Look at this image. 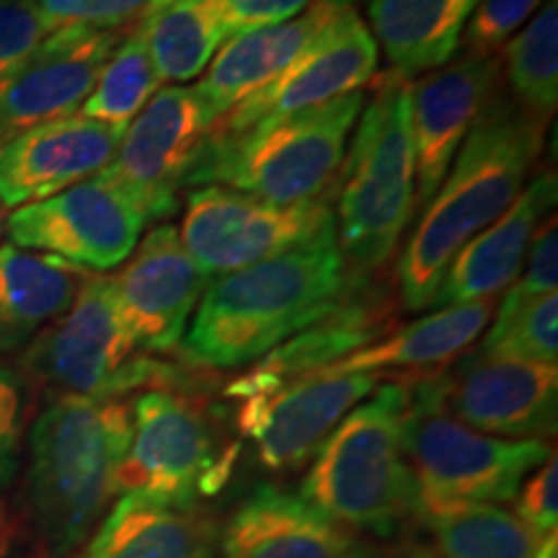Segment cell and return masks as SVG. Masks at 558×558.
Segmentation results:
<instances>
[{
	"label": "cell",
	"mask_w": 558,
	"mask_h": 558,
	"mask_svg": "<svg viewBox=\"0 0 558 558\" xmlns=\"http://www.w3.org/2000/svg\"><path fill=\"white\" fill-rule=\"evenodd\" d=\"M349 282L337 222H329L303 246L209 284L179 344L181 360L199 369L254 365L337 308Z\"/></svg>",
	"instance_id": "cell-1"
},
{
	"label": "cell",
	"mask_w": 558,
	"mask_h": 558,
	"mask_svg": "<svg viewBox=\"0 0 558 558\" xmlns=\"http://www.w3.org/2000/svg\"><path fill=\"white\" fill-rule=\"evenodd\" d=\"M546 130V117L533 114L520 101L494 99L484 111L401 251L403 308H429L458 251L512 207L541 158Z\"/></svg>",
	"instance_id": "cell-2"
},
{
	"label": "cell",
	"mask_w": 558,
	"mask_h": 558,
	"mask_svg": "<svg viewBox=\"0 0 558 558\" xmlns=\"http://www.w3.org/2000/svg\"><path fill=\"white\" fill-rule=\"evenodd\" d=\"M132 442V403L52 393L29 429V497L52 550L99 527Z\"/></svg>",
	"instance_id": "cell-3"
},
{
	"label": "cell",
	"mask_w": 558,
	"mask_h": 558,
	"mask_svg": "<svg viewBox=\"0 0 558 558\" xmlns=\"http://www.w3.org/2000/svg\"><path fill=\"white\" fill-rule=\"evenodd\" d=\"M407 407L403 383H388L360 401L313 456L300 497L352 533L393 535L416 499L403 456Z\"/></svg>",
	"instance_id": "cell-4"
},
{
	"label": "cell",
	"mask_w": 558,
	"mask_h": 558,
	"mask_svg": "<svg viewBox=\"0 0 558 558\" xmlns=\"http://www.w3.org/2000/svg\"><path fill=\"white\" fill-rule=\"evenodd\" d=\"M362 107L365 96L357 90L235 135L213 130L186 190L215 184L279 207L326 197Z\"/></svg>",
	"instance_id": "cell-5"
},
{
	"label": "cell",
	"mask_w": 558,
	"mask_h": 558,
	"mask_svg": "<svg viewBox=\"0 0 558 558\" xmlns=\"http://www.w3.org/2000/svg\"><path fill=\"white\" fill-rule=\"evenodd\" d=\"M411 83L386 75L362 107L352 148L341 163L337 241L357 275L386 267L414 215Z\"/></svg>",
	"instance_id": "cell-6"
},
{
	"label": "cell",
	"mask_w": 558,
	"mask_h": 558,
	"mask_svg": "<svg viewBox=\"0 0 558 558\" xmlns=\"http://www.w3.org/2000/svg\"><path fill=\"white\" fill-rule=\"evenodd\" d=\"M550 452L546 439L494 437L460 422L445 409L437 375L409 386L403 456L416 488L414 514L450 505H507Z\"/></svg>",
	"instance_id": "cell-7"
},
{
	"label": "cell",
	"mask_w": 558,
	"mask_h": 558,
	"mask_svg": "<svg viewBox=\"0 0 558 558\" xmlns=\"http://www.w3.org/2000/svg\"><path fill=\"white\" fill-rule=\"evenodd\" d=\"M34 380L65 396L122 399L143 386L163 388L171 367L143 352L120 311L111 277L88 275L73 305L24 354Z\"/></svg>",
	"instance_id": "cell-8"
},
{
	"label": "cell",
	"mask_w": 558,
	"mask_h": 558,
	"mask_svg": "<svg viewBox=\"0 0 558 558\" xmlns=\"http://www.w3.org/2000/svg\"><path fill=\"white\" fill-rule=\"evenodd\" d=\"M235 450L222 448L205 414L184 396L150 388L132 403V442L117 494L197 509L230 478Z\"/></svg>",
	"instance_id": "cell-9"
},
{
	"label": "cell",
	"mask_w": 558,
	"mask_h": 558,
	"mask_svg": "<svg viewBox=\"0 0 558 558\" xmlns=\"http://www.w3.org/2000/svg\"><path fill=\"white\" fill-rule=\"evenodd\" d=\"M215 124L218 120L197 88H160L128 124L101 173L135 202L145 222L169 220Z\"/></svg>",
	"instance_id": "cell-10"
},
{
	"label": "cell",
	"mask_w": 558,
	"mask_h": 558,
	"mask_svg": "<svg viewBox=\"0 0 558 558\" xmlns=\"http://www.w3.org/2000/svg\"><path fill=\"white\" fill-rule=\"evenodd\" d=\"M329 222V197L279 207L209 184L190 190L179 239L207 277H222L303 246Z\"/></svg>",
	"instance_id": "cell-11"
},
{
	"label": "cell",
	"mask_w": 558,
	"mask_h": 558,
	"mask_svg": "<svg viewBox=\"0 0 558 558\" xmlns=\"http://www.w3.org/2000/svg\"><path fill=\"white\" fill-rule=\"evenodd\" d=\"M143 228L140 207L104 173L50 199L16 207L5 222L13 246L58 256L83 271L122 267Z\"/></svg>",
	"instance_id": "cell-12"
},
{
	"label": "cell",
	"mask_w": 558,
	"mask_h": 558,
	"mask_svg": "<svg viewBox=\"0 0 558 558\" xmlns=\"http://www.w3.org/2000/svg\"><path fill=\"white\" fill-rule=\"evenodd\" d=\"M378 60V45L357 9L341 13L275 81L235 104L215 124V132L235 135L259 122L324 107L347 94H357L375 78Z\"/></svg>",
	"instance_id": "cell-13"
},
{
	"label": "cell",
	"mask_w": 558,
	"mask_h": 558,
	"mask_svg": "<svg viewBox=\"0 0 558 558\" xmlns=\"http://www.w3.org/2000/svg\"><path fill=\"white\" fill-rule=\"evenodd\" d=\"M378 375H311L262 393L239 396L235 418L262 465L292 471L316 456L349 411L375 390Z\"/></svg>",
	"instance_id": "cell-14"
},
{
	"label": "cell",
	"mask_w": 558,
	"mask_h": 558,
	"mask_svg": "<svg viewBox=\"0 0 558 558\" xmlns=\"http://www.w3.org/2000/svg\"><path fill=\"white\" fill-rule=\"evenodd\" d=\"M445 409L469 427L505 439H543L556 432L558 369L473 352L437 375Z\"/></svg>",
	"instance_id": "cell-15"
},
{
	"label": "cell",
	"mask_w": 558,
	"mask_h": 558,
	"mask_svg": "<svg viewBox=\"0 0 558 558\" xmlns=\"http://www.w3.org/2000/svg\"><path fill=\"white\" fill-rule=\"evenodd\" d=\"M120 39V29L88 26L47 34L29 58L0 81V143L34 124L81 111Z\"/></svg>",
	"instance_id": "cell-16"
},
{
	"label": "cell",
	"mask_w": 558,
	"mask_h": 558,
	"mask_svg": "<svg viewBox=\"0 0 558 558\" xmlns=\"http://www.w3.org/2000/svg\"><path fill=\"white\" fill-rule=\"evenodd\" d=\"M207 279L169 222L137 241L111 282L122 316L143 352L163 354L179 349L202 292L207 290Z\"/></svg>",
	"instance_id": "cell-17"
},
{
	"label": "cell",
	"mask_w": 558,
	"mask_h": 558,
	"mask_svg": "<svg viewBox=\"0 0 558 558\" xmlns=\"http://www.w3.org/2000/svg\"><path fill=\"white\" fill-rule=\"evenodd\" d=\"M499 60L463 54L422 81L411 83V135H414V207L424 205L448 177L463 140L497 99Z\"/></svg>",
	"instance_id": "cell-18"
},
{
	"label": "cell",
	"mask_w": 558,
	"mask_h": 558,
	"mask_svg": "<svg viewBox=\"0 0 558 558\" xmlns=\"http://www.w3.org/2000/svg\"><path fill=\"white\" fill-rule=\"evenodd\" d=\"M124 132L73 114L34 124L0 143V202L24 207L101 173Z\"/></svg>",
	"instance_id": "cell-19"
},
{
	"label": "cell",
	"mask_w": 558,
	"mask_h": 558,
	"mask_svg": "<svg viewBox=\"0 0 558 558\" xmlns=\"http://www.w3.org/2000/svg\"><path fill=\"white\" fill-rule=\"evenodd\" d=\"M220 558H378L369 543L326 518L300 494L262 484L230 514Z\"/></svg>",
	"instance_id": "cell-20"
},
{
	"label": "cell",
	"mask_w": 558,
	"mask_h": 558,
	"mask_svg": "<svg viewBox=\"0 0 558 558\" xmlns=\"http://www.w3.org/2000/svg\"><path fill=\"white\" fill-rule=\"evenodd\" d=\"M390 329L388 303L378 292L362 288V279L354 271L347 295L331 313L282 341L277 349L256 362L246 375H241L228 388L230 399L262 390L277 388L282 383L324 373L339 360L349 357L357 349L378 341Z\"/></svg>",
	"instance_id": "cell-21"
},
{
	"label": "cell",
	"mask_w": 558,
	"mask_h": 558,
	"mask_svg": "<svg viewBox=\"0 0 558 558\" xmlns=\"http://www.w3.org/2000/svg\"><path fill=\"white\" fill-rule=\"evenodd\" d=\"M556 173L538 171L497 222L458 251L429 308L481 303L507 290L527 259L535 230L556 207Z\"/></svg>",
	"instance_id": "cell-22"
},
{
	"label": "cell",
	"mask_w": 558,
	"mask_h": 558,
	"mask_svg": "<svg viewBox=\"0 0 558 558\" xmlns=\"http://www.w3.org/2000/svg\"><path fill=\"white\" fill-rule=\"evenodd\" d=\"M352 9L357 0H311L308 9L284 24L235 34L215 52L194 88L220 122L235 104L275 81L333 19Z\"/></svg>",
	"instance_id": "cell-23"
},
{
	"label": "cell",
	"mask_w": 558,
	"mask_h": 558,
	"mask_svg": "<svg viewBox=\"0 0 558 558\" xmlns=\"http://www.w3.org/2000/svg\"><path fill=\"white\" fill-rule=\"evenodd\" d=\"M476 5L478 0H365L367 29L386 52L388 73L409 81L452 62Z\"/></svg>",
	"instance_id": "cell-24"
},
{
	"label": "cell",
	"mask_w": 558,
	"mask_h": 558,
	"mask_svg": "<svg viewBox=\"0 0 558 558\" xmlns=\"http://www.w3.org/2000/svg\"><path fill=\"white\" fill-rule=\"evenodd\" d=\"M218 538L215 522L197 509L122 497L78 558H215Z\"/></svg>",
	"instance_id": "cell-25"
},
{
	"label": "cell",
	"mask_w": 558,
	"mask_h": 558,
	"mask_svg": "<svg viewBox=\"0 0 558 558\" xmlns=\"http://www.w3.org/2000/svg\"><path fill=\"white\" fill-rule=\"evenodd\" d=\"M86 277L58 256L0 246V352L29 347L73 305Z\"/></svg>",
	"instance_id": "cell-26"
},
{
	"label": "cell",
	"mask_w": 558,
	"mask_h": 558,
	"mask_svg": "<svg viewBox=\"0 0 558 558\" xmlns=\"http://www.w3.org/2000/svg\"><path fill=\"white\" fill-rule=\"evenodd\" d=\"M492 318V300L435 308L429 316L380 337L318 375H378L383 369L445 367L469 349Z\"/></svg>",
	"instance_id": "cell-27"
},
{
	"label": "cell",
	"mask_w": 558,
	"mask_h": 558,
	"mask_svg": "<svg viewBox=\"0 0 558 558\" xmlns=\"http://www.w3.org/2000/svg\"><path fill=\"white\" fill-rule=\"evenodd\" d=\"M416 514L445 558H556V535H538L501 505H450Z\"/></svg>",
	"instance_id": "cell-28"
},
{
	"label": "cell",
	"mask_w": 558,
	"mask_h": 558,
	"mask_svg": "<svg viewBox=\"0 0 558 558\" xmlns=\"http://www.w3.org/2000/svg\"><path fill=\"white\" fill-rule=\"evenodd\" d=\"M137 26L158 78L173 86L205 73L226 41L218 0H153Z\"/></svg>",
	"instance_id": "cell-29"
},
{
	"label": "cell",
	"mask_w": 558,
	"mask_h": 558,
	"mask_svg": "<svg viewBox=\"0 0 558 558\" xmlns=\"http://www.w3.org/2000/svg\"><path fill=\"white\" fill-rule=\"evenodd\" d=\"M160 83L163 81L153 68L143 32L135 24V29L114 47L78 114L124 132L132 117H137L145 104L158 94Z\"/></svg>",
	"instance_id": "cell-30"
},
{
	"label": "cell",
	"mask_w": 558,
	"mask_h": 558,
	"mask_svg": "<svg viewBox=\"0 0 558 558\" xmlns=\"http://www.w3.org/2000/svg\"><path fill=\"white\" fill-rule=\"evenodd\" d=\"M507 78L522 107L554 117L558 104V5L546 0L525 29L505 45Z\"/></svg>",
	"instance_id": "cell-31"
},
{
	"label": "cell",
	"mask_w": 558,
	"mask_h": 558,
	"mask_svg": "<svg viewBox=\"0 0 558 558\" xmlns=\"http://www.w3.org/2000/svg\"><path fill=\"white\" fill-rule=\"evenodd\" d=\"M478 352L497 360L556 365L558 357V295L522 298L509 288L492 329Z\"/></svg>",
	"instance_id": "cell-32"
},
{
	"label": "cell",
	"mask_w": 558,
	"mask_h": 558,
	"mask_svg": "<svg viewBox=\"0 0 558 558\" xmlns=\"http://www.w3.org/2000/svg\"><path fill=\"white\" fill-rule=\"evenodd\" d=\"M543 3L546 0H478L460 37V47H465L469 54L494 58V52L505 47Z\"/></svg>",
	"instance_id": "cell-33"
},
{
	"label": "cell",
	"mask_w": 558,
	"mask_h": 558,
	"mask_svg": "<svg viewBox=\"0 0 558 558\" xmlns=\"http://www.w3.org/2000/svg\"><path fill=\"white\" fill-rule=\"evenodd\" d=\"M47 32L68 26L88 29H122L150 9L153 0H37Z\"/></svg>",
	"instance_id": "cell-34"
},
{
	"label": "cell",
	"mask_w": 558,
	"mask_h": 558,
	"mask_svg": "<svg viewBox=\"0 0 558 558\" xmlns=\"http://www.w3.org/2000/svg\"><path fill=\"white\" fill-rule=\"evenodd\" d=\"M26 427L24 380L0 362V507L19 473Z\"/></svg>",
	"instance_id": "cell-35"
},
{
	"label": "cell",
	"mask_w": 558,
	"mask_h": 558,
	"mask_svg": "<svg viewBox=\"0 0 558 558\" xmlns=\"http://www.w3.org/2000/svg\"><path fill=\"white\" fill-rule=\"evenodd\" d=\"M37 0H0V81L47 37Z\"/></svg>",
	"instance_id": "cell-36"
},
{
	"label": "cell",
	"mask_w": 558,
	"mask_h": 558,
	"mask_svg": "<svg viewBox=\"0 0 558 558\" xmlns=\"http://www.w3.org/2000/svg\"><path fill=\"white\" fill-rule=\"evenodd\" d=\"M518 509L514 514L535 530L538 535H556L558 507H556V452L541 469H535L522 481L518 492Z\"/></svg>",
	"instance_id": "cell-37"
},
{
	"label": "cell",
	"mask_w": 558,
	"mask_h": 558,
	"mask_svg": "<svg viewBox=\"0 0 558 558\" xmlns=\"http://www.w3.org/2000/svg\"><path fill=\"white\" fill-rule=\"evenodd\" d=\"M311 0H218L226 39L264 26L284 24L308 9Z\"/></svg>",
	"instance_id": "cell-38"
},
{
	"label": "cell",
	"mask_w": 558,
	"mask_h": 558,
	"mask_svg": "<svg viewBox=\"0 0 558 558\" xmlns=\"http://www.w3.org/2000/svg\"><path fill=\"white\" fill-rule=\"evenodd\" d=\"M558 288V239H556V218L548 215L535 230L533 243H530L527 269L512 290L522 298L550 295Z\"/></svg>",
	"instance_id": "cell-39"
},
{
	"label": "cell",
	"mask_w": 558,
	"mask_h": 558,
	"mask_svg": "<svg viewBox=\"0 0 558 558\" xmlns=\"http://www.w3.org/2000/svg\"><path fill=\"white\" fill-rule=\"evenodd\" d=\"M5 222H9V218H5V207H3V202H0V235L5 233Z\"/></svg>",
	"instance_id": "cell-40"
},
{
	"label": "cell",
	"mask_w": 558,
	"mask_h": 558,
	"mask_svg": "<svg viewBox=\"0 0 558 558\" xmlns=\"http://www.w3.org/2000/svg\"><path fill=\"white\" fill-rule=\"evenodd\" d=\"M414 558H437V556H432V554H416Z\"/></svg>",
	"instance_id": "cell-41"
}]
</instances>
